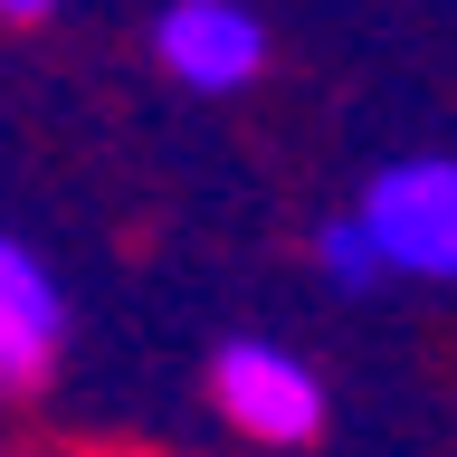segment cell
Listing matches in <instances>:
<instances>
[{
  "label": "cell",
  "mask_w": 457,
  "mask_h": 457,
  "mask_svg": "<svg viewBox=\"0 0 457 457\" xmlns=\"http://www.w3.org/2000/svg\"><path fill=\"white\" fill-rule=\"evenodd\" d=\"M353 228L371 238L381 277L410 286H448L457 277V162L448 153H400L362 181L353 200Z\"/></svg>",
  "instance_id": "obj_1"
},
{
  "label": "cell",
  "mask_w": 457,
  "mask_h": 457,
  "mask_svg": "<svg viewBox=\"0 0 457 457\" xmlns=\"http://www.w3.org/2000/svg\"><path fill=\"white\" fill-rule=\"evenodd\" d=\"M210 400L220 420L248 438V448H314L324 438V371L295 353V343H267V334H238L210 353Z\"/></svg>",
  "instance_id": "obj_2"
},
{
  "label": "cell",
  "mask_w": 457,
  "mask_h": 457,
  "mask_svg": "<svg viewBox=\"0 0 457 457\" xmlns=\"http://www.w3.org/2000/svg\"><path fill=\"white\" fill-rule=\"evenodd\" d=\"M153 67L191 96H248L267 77V20L257 0H162L153 10Z\"/></svg>",
  "instance_id": "obj_3"
},
{
  "label": "cell",
  "mask_w": 457,
  "mask_h": 457,
  "mask_svg": "<svg viewBox=\"0 0 457 457\" xmlns=\"http://www.w3.org/2000/svg\"><path fill=\"white\" fill-rule=\"evenodd\" d=\"M57 353H67V286L20 228H0V400L48 391Z\"/></svg>",
  "instance_id": "obj_4"
},
{
  "label": "cell",
  "mask_w": 457,
  "mask_h": 457,
  "mask_svg": "<svg viewBox=\"0 0 457 457\" xmlns=\"http://www.w3.org/2000/svg\"><path fill=\"white\" fill-rule=\"evenodd\" d=\"M314 277L334 286V295H381V257H371V238L353 228V210H334V220L314 228Z\"/></svg>",
  "instance_id": "obj_5"
},
{
  "label": "cell",
  "mask_w": 457,
  "mask_h": 457,
  "mask_svg": "<svg viewBox=\"0 0 457 457\" xmlns=\"http://www.w3.org/2000/svg\"><path fill=\"white\" fill-rule=\"evenodd\" d=\"M0 20H57V0H0Z\"/></svg>",
  "instance_id": "obj_6"
}]
</instances>
